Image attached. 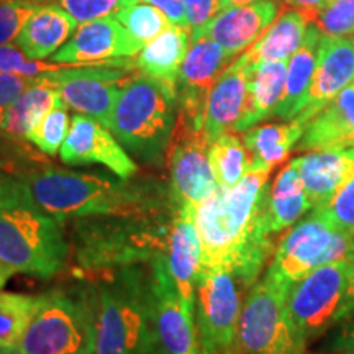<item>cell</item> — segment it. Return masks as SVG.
Wrapping results in <instances>:
<instances>
[{"label":"cell","instance_id":"277c9868","mask_svg":"<svg viewBox=\"0 0 354 354\" xmlns=\"http://www.w3.org/2000/svg\"><path fill=\"white\" fill-rule=\"evenodd\" d=\"M99 272L95 354H154L151 263Z\"/></svg>","mask_w":354,"mask_h":354},{"label":"cell","instance_id":"ee69618b","mask_svg":"<svg viewBox=\"0 0 354 354\" xmlns=\"http://www.w3.org/2000/svg\"><path fill=\"white\" fill-rule=\"evenodd\" d=\"M145 2L151 3V6L159 8V10L169 19L172 25L185 26V28H189L187 17H185L184 0H145Z\"/></svg>","mask_w":354,"mask_h":354},{"label":"cell","instance_id":"11a10c76","mask_svg":"<svg viewBox=\"0 0 354 354\" xmlns=\"http://www.w3.org/2000/svg\"><path fill=\"white\" fill-rule=\"evenodd\" d=\"M338 354H354V351H349V353H338Z\"/></svg>","mask_w":354,"mask_h":354},{"label":"cell","instance_id":"db71d44e","mask_svg":"<svg viewBox=\"0 0 354 354\" xmlns=\"http://www.w3.org/2000/svg\"><path fill=\"white\" fill-rule=\"evenodd\" d=\"M8 354H21V353H19V351H17V349H15V351H12V353H8Z\"/></svg>","mask_w":354,"mask_h":354},{"label":"cell","instance_id":"ab89813d","mask_svg":"<svg viewBox=\"0 0 354 354\" xmlns=\"http://www.w3.org/2000/svg\"><path fill=\"white\" fill-rule=\"evenodd\" d=\"M39 6L26 0H0V44L15 41Z\"/></svg>","mask_w":354,"mask_h":354},{"label":"cell","instance_id":"e575fe53","mask_svg":"<svg viewBox=\"0 0 354 354\" xmlns=\"http://www.w3.org/2000/svg\"><path fill=\"white\" fill-rule=\"evenodd\" d=\"M115 19L120 21L131 37L138 39L143 46L153 41L162 32H166L172 25L159 8L148 2H141V0L123 8L115 15Z\"/></svg>","mask_w":354,"mask_h":354},{"label":"cell","instance_id":"d590c367","mask_svg":"<svg viewBox=\"0 0 354 354\" xmlns=\"http://www.w3.org/2000/svg\"><path fill=\"white\" fill-rule=\"evenodd\" d=\"M312 212L330 227L354 238V176L336 190L330 201L313 207Z\"/></svg>","mask_w":354,"mask_h":354},{"label":"cell","instance_id":"83f0119b","mask_svg":"<svg viewBox=\"0 0 354 354\" xmlns=\"http://www.w3.org/2000/svg\"><path fill=\"white\" fill-rule=\"evenodd\" d=\"M305 123L299 120L256 125L243 133V143L250 154V169L271 172L284 162L304 136Z\"/></svg>","mask_w":354,"mask_h":354},{"label":"cell","instance_id":"30bf717a","mask_svg":"<svg viewBox=\"0 0 354 354\" xmlns=\"http://www.w3.org/2000/svg\"><path fill=\"white\" fill-rule=\"evenodd\" d=\"M241 287L228 271H209L197 276L196 323L201 354H241L238 325Z\"/></svg>","mask_w":354,"mask_h":354},{"label":"cell","instance_id":"1f68e13d","mask_svg":"<svg viewBox=\"0 0 354 354\" xmlns=\"http://www.w3.org/2000/svg\"><path fill=\"white\" fill-rule=\"evenodd\" d=\"M41 302L43 295L0 290V351L12 353L19 348Z\"/></svg>","mask_w":354,"mask_h":354},{"label":"cell","instance_id":"f35d334b","mask_svg":"<svg viewBox=\"0 0 354 354\" xmlns=\"http://www.w3.org/2000/svg\"><path fill=\"white\" fill-rule=\"evenodd\" d=\"M61 66H57L56 63H43V61L30 59L17 44H0V73L37 79L43 74L59 69Z\"/></svg>","mask_w":354,"mask_h":354},{"label":"cell","instance_id":"8d00e7d4","mask_svg":"<svg viewBox=\"0 0 354 354\" xmlns=\"http://www.w3.org/2000/svg\"><path fill=\"white\" fill-rule=\"evenodd\" d=\"M312 21L325 37L349 38L354 33V0H326Z\"/></svg>","mask_w":354,"mask_h":354},{"label":"cell","instance_id":"7a4b0ae2","mask_svg":"<svg viewBox=\"0 0 354 354\" xmlns=\"http://www.w3.org/2000/svg\"><path fill=\"white\" fill-rule=\"evenodd\" d=\"M25 179L39 205L59 223L167 216L176 212L171 190L156 180L113 179L99 172H76L55 166L33 171Z\"/></svg>","mask_w":354,"mask_h":354},{"label":"cell","instance_id":"ac0fdd59","mask_svg":"<svg viewBox=\"0 0 354 354\" xmlns=\"http://www.w3.org/2000/svg\"><path fill=\"white\" fill-rule=\"evenodd\" d=\"M281 13L279 0L223 8L201 32L223 48L230 59L241 56L266 33Z\"/></svg>","mask_w":354,"mask_h":354},{"label":"cell","instance_id":"681fc988","mask_svg":"<svg viewBox=\"0 0 354 354\" xmlns=\"http://www.w3.org/2000/svg\"><path fill=\"white\" fill-rule=\"evenodd\" d=\"M351 317H354V302L348 307V318H351Z\"/></svg>","mask_w":354,"mask_h":354},{"label":"cell","instance_id":"836d02e7","mask_svg":"<svg viewBox=\"0 0 354 354\" xmlns=\"http://www.w3.org/2000/svg\"><path fill=\"white\" fill-rule=\"evenodd\" d=\"M68 105L64 104L59 94L56 97L55 105L50 112L39 120L28 133L30 143H33L39 151L50 156H56L63 146L66 136L69 133L71 118L68 113Z\"/></svg>","mask_w":354,"mask_h":354},{"label":"cell","instance_id":"cb8c5ba5","mask_svg":"<svg viewBox=\"0 0 354 354\" xmlns=\"http://www.w3.org/2000/svg\"><path fill=\"white\" fill-rule=\"evenodd\" d=\"M287 63L289 61H264L250 66L246 104L240 120L233 128L234 133H245L258 123L274 117L284 94Z\"/></svg>","mask_w":354,"mask_h":354},{"label":"cell","instance_id":"4dcf8cb0","mask_svg":"<svg viewBox=\"0 0 354 354\" xmlns=\"http://www.w3.org/2000/svg\"><path fill=\"white\" fill-rule=\"evenodd\" d=\"M56 97L57 92L55 87L38 77L7 110L0 136L13 141H24L28 138L32 128L55 105Z\"/></svg>","mask_w":354,"mask_h":354},{"label":"cell","instance_id":"d6a6232c","mask_svg":"<svg viewBox=\"0 0 354 354\" xmlns=\"http://www.w3.org/2000/svg\"><path fill=\"white\" fill-rule=\"evenodd\" d=\"M209 159L220 187H234L250 171V154L234 131L225 133L209 146Z\"/></svg>","mask_w":354,"mask_h":354},{"label":"cell","instance_id":"b9f144b4","mask_svg":"<svg viewBox=\"0 0 354 354\" xmlns=\"http://www.w3.org/2000/svg\"><path fill=\"white\" fill-rule=\"evenodd\" d=\"M37 79L0 73V131H2V123L3 118H6L7 110L12 107L13 102L19 99L26 88L35 84Z\"/></svg>","mask_w":354,"mask_h":354},{"label":"cell","instance_id":"7c38bea8","mask_svg":"<svg viewBox=\"0 0 354 354\" xmlns=\"http://www.w3.org/2000/svg\"><path fill=\"white\" fill-rule=\"evenodd\" d=\"M131 73L135 71L115 68L112 64L74 68L64 64L39 77L55 87L69 109L110 128L118 94Z\"/></svg>","mask_w":354,"mask_h":354},{"label":"cell","instance_id":"74e56055","mask_svg":"<svg viewBox=\"0 0 354 354\" xmlns=\"http://www.w3.org/2000/svg\"><path fill=\"white\" fill-rule=\"evenodd\" d=\"M140 0H43V3H55L68 12L77 24L105 19L117 15L118 12Z\"/></svg>","mask_w":354,"mask_h":354},{"label":"cell","instance_id":"6da1fadb","mask_svg":"<svg viewBox=\"0 0 354 354\" xmlns=\"http://www.w3.org/2000/svg\"><path fill=\"white\" fill-rule=\"evenodd\" d=\"M269 174L250 169L234 187L218 185L210 197L194 207L202 246L198 274L228 271L243 289L258 282L276 236L268 220Z\"/></svg>","mask_w":354,"mask_h":354},{"label":"cell","instance_id":"e0dca14e","mask_svg":"<svg viewBox=\"0 0 354 354\" xmlns=\"http://www.w3.org/2000/svg\"><path fill=\"white\" fill-rule=\"evenodd\" d=\"M59 158L66 166L100 165L120 179H133L138 172V165L112 130L82 113L71 118L69 133L59 149Z\"/></svg>","mask_w":354,"mask_h":354},{"label":"cell","instance_id":"f6af8a7d","mask_svg":"<svg viewBox=\"0 0 354 354\" xmlns=\"http://www.w3.org/2000/svg\"><path fill=\"white\" fill-rule=\"evenodd\" d=\"M284 2L292 8H297V10L305 12L310 19H313V15L320 10L326 0H284Z\"/></svg>","mask_w":354,"mask_h":354},{"label":"cell","instance_id":"d6986e66","mask_svg":"<svg viewBox=\"0 0 354 354\" xmlns=\"http://www.w3.org/2000/svg\"><path fill=\"white\" fill-rule=\"evenodd\" d=\"M354 82V44L349 38H322L320 57L308 91L307 104L295 120L307 123Z\"/></svg>","mask_w":354,"mask_h":354},{"label":"cell","instance_id":"ba28073f","mask_svg":"<svg viewBox=\"0 0 354 354\" xmlns=\"http://www.w3.org/2000/svg\"><path fill=\"white\" fill-rule=\"evenodd\" d=\"M292 286L266 272L241 305L238 343L241 354H300L307 343L289 313Z\"/></svg>","mask_w":354,"mask_h":354},{"label":"cell","instance_id":"9f6ffc18","mask_svg":"<svg viewBox=\"0 0 354 354\" xmlns=\"http://www.w3.org/2000/svg\"><path fill=\"white\" fill-rule=\"evenodd\" d=\"M0 354H8V353H6V351H0Z\"/></svg>","mask_w":354,"mask_h":354},{"label":"cell","instance_id":"7402d4cb","mask_svg":"<svg viewBox=\"0 0 354 354\" xmlns=\"http://www.w3.org/2000/svg\"><path fill=\"white\" fill-rule=\"evenodd\" d=\"M354 146V82L343 88L305 127L299 151H326Z\"/></svg>","mask_w":354,"mask_h":354},{"label":"cell","instance_id":"52a82bcc","mask_svg":"<svg viewBox=\"0 0 354 354\" xmlns=\"http://www.w3.org/2000/svg\"><path fill=\"white\" fill-rule=\"evenodd\" d=\"M171 220L166 221V216L74 220L79 261L82 268L97 271L153 263L166 254Z\"/></svg>","mask_w":354,"mask_h":354},{"label":"cell","instance_id":"f907efd6","mask_svg":"<svg viewBox=\"0 0 354 354\" xmlns=\"http://www.w3.org/2000/svg\"><path fill=\"white\" fill-rule=\"evenodd\" d=\"M7 166V162H6V159L2 158V154H0V169H2V167H6Z\"/></svg>","mask_w":354,"mask_h":354},{"label":"cell","instance_id":"d4e9b609","mask_svg":"<svg viewBox=\"0 0 354 354\" xmlns=\"http://www.w3.org/2000/svg\"><path fill=\"white\" fill-rule=\"evenodd\" d=\"M77 26L79 24L68 12L55 3H46L39 6L26 20L15 39V44L25 53L26 57L43 61L63 48Z\"/></svg>","mask_w":354,"mask_h":354},{"label":"cell","instance_id":"4fadbf2b","mask_svg":"<svg viewBox=\"0 0 354 354\" xmlns=\"http://www.w3.org/2000/svg\"><path fill=\"white\" fill-rule=\"evenodd\" d=\"M233 61L223 48L203 33H190V46L177 76V123L202 131L209 94L220 74Z\"/></svg>","mask_w":354,"mask_h":354},{"label":"cell","instance_id":"60d3db41","mask_svg":"<svg viewBox=\"0 0 354 354\" xmlns=\"http://www.w3.org/2000/svg\"><path fill=\"white\" fill-rule=\"evenodd\" d=\"M190 33L201 32L223 10L221 0H184Z\"/></svg>","mask_w":354,"mask_h":354},{"label":"cell","instance_id":"2e32d148","mask_svg":"<svg viewBox=\"0 0 354 354\" xmlns=\"http://www.w3.org/2000/svg\"><path fill=\"white\" fill-rule=\"evenodd\" d=\"M209 140L203 131L176 127L167 148L169 190L176 209L197 207L218 187L209 159Z\"/></svg>","mask_w":354,"mask_h":354},{"label":"cell","instance_id":"c3c4849f","mask_svg":"<svg viewBox=\"0 0 354 354\" xmlns=\"http://www.w3.org/2000/svg\"><path fill=\"white\" fill-rule=\"evenodd\" d=\"M254 2H263V0H221V3H223V8L236 7V6H246V3H254Z\"/></svg>","mask_w":354,"mask_h":354},{"label":"cell","instance_id":"3957f363","mask_svg":"<svg viewBox=\"0 0 354 354\" xmlns=\"http://www.w3.org/2000/svg\"><path fill=\"white\" fill-rule=\"evenodd\" d=\"M68 258L63 227L39 205L28 180L0 174V261L15 274L50 279Z\"/></svg>","mask_w":354,"mask_h":354},{"label":"cell","instance_id":"9a60e30c","mask_svg":"<svg viewBox=\"0 0 354 354\" xmlns=\"http://www.w3.org/2000/svg\"><path fill=\"white\" fill-rule=\"evenodd\" d=\"M141 48L143 44L133 38L120 21L113 17H105L79 25L69 41L50 59L56 64H112L115 68L133 71L131 57L138 55Z\"/></svg>","mask_w":354,"mask_h":354},{"label":"cell","instance_id":"7bdbcfd3","mask_svg":"<svg viewBox=\"0 0 354 354\" xmlns=\"http://www.w3.org/2000/svg\"><path fill=\"white\" fill-rule=\"evenodd\" d=\"M325 348L331 354L354 351V317L346 318L336 326Z\"/></svg>","mask_w":354,"mask_h":354},{"label":"cell","instance_id":"6f0895ef","mask_svg":"<svg viewBox=\"0 0 354 354\" xmlns=\"http://www.w3.org/2000/svg\"><path fill=\"white\" fill-rule=\"evenodd\" d=\"M300 354H307V353H300ZM328 354H331V353H328Z\"/></svg>","mask_w":354,"mask_h":354},{"label":"cell","instance_id":"9c48e42d","mask_svg":"<svg viewBox=\"0 0 354 354\" xmlns=\"http://www.w3.org/2000/svg\"><path fill=\"white\" fill-rule=\"evenodd\" d=\"M348 263L338 259L322 266L290 289L289 313L297 333L308 344L346 320Z\"/></svg>","mask_w":354,"mask_h":354},{"label":"cell","instance_id":"44dd1931","mask_svg":"<svg viewBox=\"0 0 354 354\" xmlns=\"http://www.w3.org/2000/svg\"><path fill=\"white\" fill-rule=\"evenodd\" d=\"M250 59L245 53L228 66L212 87L203 117V135L212 145L225 133L233 131L240 120L248 95Z\"/></svg>","mask_w":354,"mask_h":354},{"label":"cell","instance_id":"f5cc1de1","mask_svg":"<svg viewBox=\"0 0 354 354\" xmlns=\"http://www.w3.org/2000/svg\"><path fill=\"white\" fill-rule=\"evenodd\" d=\"M349 41H351V43H353V44H354V33H353V35H351V37H349Z\"/></svg>","mask_w":354,"mask_h":354},{"label":"cell","instance_id":"5bb4252c","mask_svg":"<svg viewBox=\"0 0 354 354\" xmlns=\"http://www.w3.org/2000/svg\"><path fill=\"white\" fill-rule=\"evenodd\" d=\"M151 272L154 354H201L196 308L177 292L165 256L153 261Z\"/></svg>","mask_w":354,"mask_h":354},{"label":"cell","instance_id":"ffe728a7","mask_svg":"<svg viewBox=\"0 0 354 354\" xmlns=\"http://www.w3.org/2000/svg\"><path fill=\"white\" fill-rule=\"evenodd\" d=\"M190 207L176 209L166 241V264L179 295L189 307L196 308L197 274L202 246Z\"/></svg>","mask_w":354,"mask_h":354},{"label":"cell","instance_id":"5b68a950","mask_svg":"<svg viewBox=\"0 0 354 354\" xmlns=\"http://www.w3.org/2000/svg\"><path fill=\"white\" fill-rule=\"evenodd\" d=\"M177 123V92L145 74L131 73L113 109L110 130L123 148L145 162L159 165Z\"/></svg>","mask_w":354,"mask_h":354},{"label":"cell","instance_id":"8fae6325","mask_svg":"<svg viewBox=\"0 0 354 354\" xmlns=\"http://www.w3.org/2000/svg\"><path fill=\"white\" fill-rule=\"evenodd\" d=\"M353 241L312 212L282 238L266 272L294 287L322 266L346 258Z\"/></svg>","mask_w":354,"mask_h":354},{"label":"cell","instance_id":"484cf974","mask_svg":"<svg viewBox=\"0 0 354 354\" xmlns=\"http://www.w3.org/2000/svg\"><path fill=\"white\" fill-rule=\"evenodd\" d=\"M322 38L323 33L320 28L312 21L302 46L294 53V56L287 63L286 87L282 99L274 112L276 118H281L284 122L295 120L304 110L308 99L310 86L315 76L318 57H320Z\"/></svg>","mask_w":354,"mask_h":354},{"label":"cell","instance_id":"603a6c76","mask_svg":"<svg viewBox=\"0 0 354 354\" xmlns=\"http://www.w3.org/2000/svg\"><path fill=\"white\" fill-rule=\"evenodd\" d=\"M310 205L318 207L354 176V146L344 149L308 151L294 158Z\"/></svg>","mask_w":354,"mask_h":354},{"label":"cell","instance_id":"f546056e","mask_svg":"<svg viewBox=\"0 0 354 354\" xmlns=\"http://www.w3.org/2000/svg\"><path fill=\"white\" fill-rule=\"evenodd\" d=\"M312 210L304 183L300 179L294 159L279 171L269 189L268 220L274 234L294 227L302 216Z\"/></svg>","mask_w":354,"mask_h":354},{"label":"cell","instance_id":"816d5d0a","mask_svg":"<svg viewBox=\"0 0 354 354\" xmlns=\"http://www.w3.org/2000/svg\"><path fill=\"white\" fill-rule=\"evenodd\" d=\"M26 2H33V3H38V6H44L43 0H26Z\"/></svg>","mask_w":354,"mask_h":354},{"label":"cell","instance_id":"7dc6e473","mask_svg":"<svg viewBox=\"0 0 354 354\" xmlns=\"http://www.w3.org/2000/svg\"><path fill=\"white\" fill-rule=\"evenodd\" d=\"M13 274H15V271H12L8 266H6L2 261H0V289H2V287L6 286L8 281H10V277L13 276Z\"/></svg>","mask_w":354,"mask_h":354},{"label":"cell","instance_id":"bcb514c9","mask_svg":"<svg viewBox=\"0 0 354 354\" xmlns=\"http://www.w3.org/2000/svg\"><path fill=\"white\" fill-rule=\"evenodd\" d=\"M346 263H348V282H349V287H348V295H349V305L354 302V241L351 248H349L348 254H346ZM348 318V317H346Z\"/></svg>","mask_w":354,"mask_h":354},{"label":"cell","instance_id":"4316f807","mask_svg":"<svg viewBox=\"0 0 354 354\" xmlns=\"http://www.w3.org/2000/svg\"><path fill=\"white\" fill-rule=\"evenodd\" d=\"M190 46V30L171 25L133 56L135 71L176 91L180 66ZM177 92V91H176Z\"/></svg>","mask_w":354,"mask_h":354},{"label":"cell","instance_id":"8992f818","mask_svg":"<svg viewBox=\"0 0 354 354\" xmlns=\"http://www.w3.org/2000/svg\"><path fill=\"white\" fill-rule=\"evenodd\" d=\"M97 290L77 286L43 294L17 348L21 354H95Z\"/></svg>","mask_w":354,"mask_h":354},{"label":"cell","instance_id":"f1b7e54d","mask_svg":"<svg viewBox=\"0 0 354 354\" xmlns=\"http://www.w3.org/2000/svg\"><path fill=\"white\" fill-rule=\"evenodd\" d=\"M310 24L312 19L302 10L292 7L282 10L263 37L245 51V55L251 64L264 61H289L302 46Z\"/></svg>","mask_w":354,"mask_h":354}]
</instances>
